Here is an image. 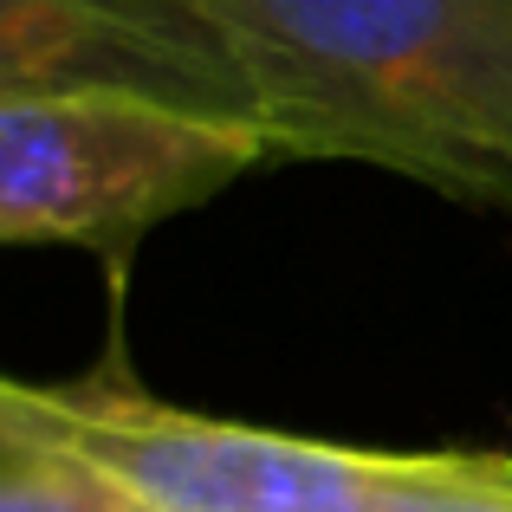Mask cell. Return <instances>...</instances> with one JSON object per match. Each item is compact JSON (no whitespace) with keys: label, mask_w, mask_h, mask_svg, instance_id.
<instances>
[{"label":"cell","mask_w":512,"mask_h":512,"mask_svg":"<svg viewBox=\"0 0 512 512\" xmlns=\"http://www.w3.org/2000/svg\"><path fill=\"white\" fill-rule=\"evenodd\" d=\"M273 163H370L512 214V0H195Z\"/></svg>","instance_id":"6da1fadb"},{"label":"cell","mask_w":512,"mask_h":512,"mask_svg":"<svg viewBox=\"0 0 512 512\" xmlns=\"http://www.w3.org/2000/svg\"><path fill=\"white\" fill-rule=\"evenodd\" d=\"M273 163L260 124L124 91L0 104V247H91L117 273L137 240Z\"/></svg>","instance_id":"7a4b0ae2"},{"label":"cell","mask_w":512,"mask_h":512,"mask_svg":"<svg viewBox=\"0 0 512 512\" xmlns=\"http://www.w3.org/2000/svg\"><path fill=\"white\" fill-rule=\"evenodd\" d=\"M0 454L78 461L150 512H363L370 480V448L169 409L117 383L0 376Z\"/></svg>","instance_id":"3957f363"},{"label":"cell","mask_w":512,"mask_h":512,"mask_svg":"<svg viewBox=\"0 0 512 512\" xmlns=\"http://www.w3.org/2000/svg\"><path fill=\"white\" fill-rule=\"evenodd\" d=\"M72 91L260 124L234 46L195 0H0V104Z\"/></svg>","instance_id":"277c9868"},{"label":"cell","mask_w":512,"mask_h":512,"mask_svg":"<svg viewBox=\"0 0 512 512\" xmlns=\"http://www.w3.org/2000/svg\"><path fill=\"white\" fill-rule=\"evenodd\" d=\"M363 512H512V454H389L370 448Z\"/></svg>","instance_id":"5b68a950"},{"label":"cell","mask_w":512,"mask_h":512,"mask_svg":"<svg viewBox=\"0 0 512 512\" xmlns=\"http://www.w3.org/2000/svg\"><path fill=\"white\" fill-rule=\"evenodd\" d=\"M0 512H150L124 487L52 454H0Z\"/></svg>","instance_id":"8992f818"}]
</instances>
